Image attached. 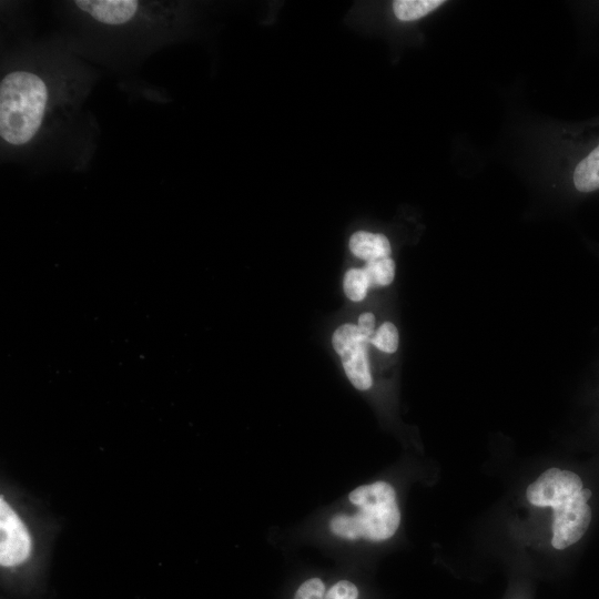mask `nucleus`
Returning a JSON list of instances; mask_svg holds the SVG:
<instances>
[{"mask_svg":"<svg viewBox=\"0 0 599 599\" xmlns=\"http://www.w3.org/2000/svg\"><path fill=\"white\" fill-rule=\"evenodd\" d=\"M51 87L42 74L14 69L0 82V138L8 146L22 148L40 133L51 106Z\"/></svg>","mask_w":599,"mask_h":599,"instance_id":"1","label":"nucleus"},{"mask_svg":"<svg viewBox=\"0 0 599 599\" xmlns=\"http://www.w3.org/2000/svg\"><path fill=\"white\" fill-rule=\"evenodd\" d=\"M591 495L577 474L558 468L547 469L526 491L531 505L552 508L551 545L559 550L576 544L586 534L592 517L588 505Z\"/></svg>","mask_w":599,"mask_h":599,"instance_id":"2","label":"nucleus"},{"mask_svg":"<svg viewBox=\"0 0 599 599\" xmlns=\"http://www.w3.org/2000/svg\"><path fill=\"white\" fill-rule=\"evenodd\" d=\"M349 500L359 511L354 516H335L329 522L334 535L346 539L382 541L396 532L400 512L396 493L389 484L376 481L359 486L349 494Z\"/></svg>","mask_w":599,"mask_h":599,"instance_id":"3","label":"nucleus"},{"mask_svg":"<svg viewBox=\"0 0 599 599\" xmlns=\"http://www.w3.org/2000/svg\"><path fill=\"white\" fill-rule=\"evenodd\" d=\"M74 8L88 19L106 27L131 26L149 20H163L167 6L161 2L133 0H75Z\"/></svg>","mask_w":599,"mask_h":599,"instance_id":"4","label":"nucleus"},{"mask_svg":"<svg viewBox=\"0 0 599 599\" xmlns=\"http://www.w3.org/2000/svg\"><path fill=\"white\" fill-rule=\"evenodd\" d=\"M334 349L342 358L346 376L355 388L366 390L373 379L367 359L369 342L365 339L354 324H343L332 336Z\"/></svg>","mask_w":599,"mask_h":599,"instance_id":"5","label":"nucleus"},{"mask_svg":"<svg viewBox=\"0 0 599 599\" xmlns=\"http://www.w3.org/2000/svg\"><path fill=\"white\" fill-rule=\"evenodd\" d=\"M0 565L12 568L23 564L31 554V537L24 524L8 502L0 499Z\"/></svg>","mask_w":599,"mask_h":599,"instance_id":"6","label":"nucleus"},{"mask_svg":"<svg viewBox=\"0 0 599 599\" xmlns=\"http://www.w3.org/2000/svg\"><path fill=\"white\" fill-rule=\"evenodd\" d=\"M349 250L358 258L366 262L390 257L392 247L383 234L366 231L355 232L349 238Z\"/></svg>","mask_w":599,"mask_h":599,"instance_id":"7","label":"nucleus"},{"mask_svg":"<svg viewBox=\"0 0 599 599\" xmlns=\"http://www.w3.org/2000/svg\"><path fill=\"white\" fill-rule=\"evenodd\" d=\"M443 3V0H397L393 3V10L399 20L413 21L425 17Z\"/></svg>","mask_w":599,"mask_h":599,"instance_id":"8","label":"nucleus"},{"mask_svg":"<svg viewBox=\"0 0 599 599\" xmlns=\"http://www.w3.org/2000/svg\"><path fill=\"white\" fill-rule=\"evenodd\" d=\"M362 270L368 280L369 287L387 286L395 276V263L392 257L366 262Z\"/></svg>","mask_w":599,"mask_h":599,"instance_id":"9","label":"nucleus"},{"mask_svg":"<svg viewBox=\"0 0 599 599\" xmlns=\"http://www.w3.org/2000/svg\"><path fill=\"white\" fill-rule=\"evenodd\" d=\"M343 286L351 301L359 302L365 298L369 283L363 270L351 268L345 273Z\"/></svg>","mask_w":599,"mask_h":599,"instance_id":"10","label":"nucleus"},{"mask_svg":"<svg viewBox=\"0 0 599 599\" xmlns=\"http://www.w3.org/2000/svg\"><path fill=\"white\" fill-rule=\"evenodd\" d=\"M398 341L399 337L396 326L390 322H385L370 337L369 343L385 353H394L398 348Z\"/></svg>","mask_w":599,"mask_h":599,"instance_id":"11","label":"nucleus"},{"mask_svg":"<svg viewBox=\"0 0 599 599\" xmlns=\"http://www.w3.org/2000/svg\"><path fill=\"white\" fill-rule=\"evenodd\" d=\"M325 585L319 578H311L304 581L295 592L294 599H324Z\"/></svg>","mask_w":599,"mask_h":599,"instance_id":"12","label":"nucleus"},{"mask_svg":"<svg viewBox=\"0 0 599 599\" xmlns=\"http://www.w3.org/2000/svg\"><path fill=\"white\" fill-rule=\"evenodd\" d=\"M357 329L359 334L367 339L370 341V337L374 335V327H375V316L374 314L366 312L359 315L358 323H357Z\"/></svg>","mask_w":599,"mask_h":599,"instance_id":"13","label":"nucleus"},{"mask_svg":"<svg viewBox=\"0 0 599 599\" xmlns=\"http://www.w3.org/2000/svg\"><path fill=\"white\" fill-rule=\"evenodd\" d=\"M325 599V598H324Z\"/></svg>","mask_w":599,"mask_h":599,"instance_id":"14","label":"nucleus"}]
</instances>
